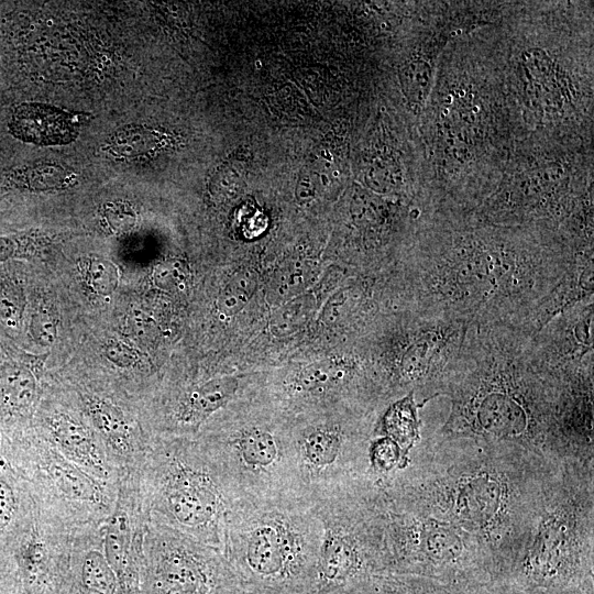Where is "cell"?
Listing matches in <instances>:
<instances>
[{
	"label": "cell",
	"instance_id": "obj_29",
	"mask_svg": "<svg viewBox=\"0 0 594 594\" xmlns=\"http://www.w3.org/2000/svg\"><path fill=\"white\" fill-rule=\"evenodd\" d=\"M316 309L312 294H299L283 304L270 319V331L276 337H287L299 330Z\"/></svg>",
	"mask_w": 594,
	"mask_h": 594
},
{
	"label": "cell",
	"instance_id": "obj_1",
	"mask_svg": "<svg viewBox=\"0 0 594 594\" xmlns=\"http://www.w3.org/2000/svg\"><path fill=\"white\" fill-rule=\"evenodd\" d=\"M582 253L546 226L422 209L407 242L402 301L421 316L518 327Z\"/></svg>",
	"mask_w": 594,
	"mask_h": 594
},
{
	"label": "cell",
	"instance_id": "obj_11",
	"mask_svg": "<svg viewBox=\"0 0 594 594\" xmlns=\"http://www.w3.org/2000/svg\"><path fill=\"white\" fill-rule=\"evenodd\" d=\"M380 493L389 573L462 586L493 581V561L474 537L447 520L394 499L381 486Z\"/></svg>",
	"mask_w": 594,
	"mask_h": 594
},
{
	"label": "cell",
	"instance_id": "obj_32",
	"mask_svg": "<svg viewBox=\"0 0 594 594\" xmlns=\"http://www.w3.org/2000/svg\"><path fill=\"white\" fill-rule=\"evenodd\" d=\"M80 271L87 286L97 295H111L118 286V270L106 258L91 256L82 262Z\"/></svg>",
	"mask_w": 594,
	"mask_h": 594
},
{
	"label": "cell",
	"instance_id": "obj_35",
	"mask_svg": "<svg viewBox=\"0 0 594 594\" xmlns=\"http://www.w3.org/2000/svg\"><path fill=\"white\" fill-rule=\"evenodd\" d=\"M105 354L112 364L122 369L134 367L139 362V355L132 348L114 339L106 344Z\"/></svg>",
	"mask_w": 594,
	"mask_h": 594
},
{
	"label": "cell",
	"instance_id": "obj_19",
	"mask_svg": "<svg viewBox=\"0 0 594 594\" xmlns=\"http://www.w3.org/2000/svg\"><path fill=\"white\" fill-rule=\"evenodd\" d=\"M80 408L118 472L139 470L154 437L119 402L96 391L79 392Z\"/></svg>",
	"mask_w": 594,
	"mask_h": 594
},
{
	"label": "cell",
	"instance_id": "obj_13",
	"mask_svg": "<svg viewBox=\"0 0 594 594\" xmlns=\"http://www.w3.org/2000/svg\"><path fill=\"white\" fill-rule=\"evenodd\" d=\"M197 439L237 501L301 495L293 430L242 420L206 431Z\"/></svg>",
	"mask_w": 594,
	"mask_h": 594
},
{
	"label": "cell",
	"instance_id": "obj_18",
	"mask_svg": "<svg viewBox=\"0 0 594 594\" xmlns=\"http://www.w3.org/2000/svg\"><path fill=\"white\" fill-rule=\"evenodd\" d=\"M147 517L138 470L120 471L113 512L103 526V549L119 594H140Z\"/></svg>",
	"mask_w": 594,
	"mask_h": 594
},
{
	"label": "cell",
	"instance_id": "obj_31",
	"mask_svg": "<svg viewBox=\"0 0 594 594\" xmlns=\"http://www.w3.org/2000/svg\"><path fill=\"white\" fill-rule=\"evenodd\" d=\"M256 288L257 276L253 271L242 270L235 273L218 296V312L224 317L237 315L252 298Z\"/></svg>",
	"mask_w": 594,
	"mask_h": 594
},
{
	"label": "cell",
	"instance_id": "obj_39",
	"mask_svg": "<svg viewBox=\"0 0 594 594\" xmlns=\"http://www.w3.org/2000/svg\"><path fill=\"white\" fill-rule=\"evenodd\" d=\"M299 594H375L373 585L366 588L360 590H349V591H321L317 588H311Z\"/></svg>",
	"mask_w": 594,
	"mask_h": 594
},
{
	"label": "cell",
	"instance_id": "obj_4",
	"mask_svg": "<svg viewBox=\"0 0 594 594\" xmlns=\"http://www.w3.org/2000/svg\"><path fill=\"white\" fill-rule=\"evenodd\" d=\"M439 396L448 419L435 436L504 443L565 461L563 377L540 359L534 336L503 323L470 324Z\"/></svg>",
	"mask_w": 594,
	"mask_h": 594
},
{
	"label": "cell",
	"instance_id": "obj_14",
	"mask_svg": "<svg viewBox=\"0 0 594 594\" xmlns=\"http://www.w3.org/2000/svg\"><path fill=\"white\" fill-rule=\"evenodd\" d=\"M375 422L371 417L332 416L295 428L293 441L300 494L315 503L373 476L369 448Z\"/></svg>",
	"mask_w": 594,
	"mask_h": 594
},
{
	"label": "cell",
	"instance_id": "obj_17",
	"mask_svg": "<svg viewBox=\"0 0 594 594\" xmlns=\"http://www.w3.org/2000/svg\"><path fill=\"white\" fill-rule=\"evenodd\" d=\"M75 532L33 499L30 512L0 543L12 564L15 594H63Z\"/></svg>",
	"mask_w": 594,
	"mask_h": 594
},
{
	"label": "cell",
	"instance_id": "obj_12",
	"mask_svg": "<svg viewBox=\"0 0 594 594\" xmlns=\"http://www.w3.org/2000/svg\"><path fill=\"white\" fill-rule=\"evenodd\" d=\"M2 457L37 506L73 531L102 527L113 512L117 484L91 475L40 435L7 443Z\"/></svg>",
	"mask_w": 594,
	"mask_h": 594
},
{
	"label": "cell",
	"instance_id": "obj_7",
	"mask_svg": "<svg viewBox=\"0 0 594 594\" xmlns=\"http://www.w3.org/2000/svg\"><path fill=\"white\" fill-rule=\"evenodd\" d=\"M494 581L547 593L594 594V463L556 465L525 547Z\"/></svg>",
	"mask_w": 594,
	"mask_h": 594
},
{
	"label": "cell",
	"instance_id": "obj_24",
	"mask_svg": "<svg viewBox=\"0 0 594 594\" xmlns=\"http://www.w3.org/2000/svg\"><path fill=\"white\" fill-rule=\"evenodd\" d=\"M63 594H119L103 549V526L76 531Z\"/></svg>",
	"mask_w": 594,
	"mask_h": 594
},
{
	"label": "cell",
	"instance_id": "obj_5",
	"mask_svg": "<svg viewBox=\"0 0 594 594\" xmlns=\"http://www.w3.org/2000/svg\"><path fill=\"white\" fill-rule=\"evenodd\" d=\"M513 25L499 47L508 90L525 129L534 133H578L592 120V48L583 51L571 25ZM582 132V131H581Z\"/></svg>",
	"mask_w": 594,
	"mask_h": 594
},
{
	"label": "cell",
	"instance_id": "obj_34",
	"mask_svg": "<svg viewBox=\"0 0 594 594\" xmlns=\"http://www.w3.org/2000/svg\"><path fill=\"white\" fill-rule=\"evenodd\" d=\"M31 331L36 341L43 345H51L55 341L56 321L48 309L38 308L33 316Z\"/></svg>",
	"mask_w": 594,
	"mask_h": 594
},
{
	"label": "cell",
	"instance_id": "obj_3",
	"mask_svg": "<svg viewBox=\"0 0 594 594\" xmlns=\"http://www.w3.org/2000/svg\"><path fill=\"white\" fill-rule=\"evenodd\" d=\"M559 462L509 444L433 436L418 442L404 470L378 484L394 499L474 537L493 561L494 581L525 547Z\"/></svg>",
	"mask_w": 594,
	"mask_h": 594
},
{
	"label": "cell",
	"instance_id": "obj_8",
	"mask_svg": "<svg viewBox=\"0 0 594 594\" xmlns=\"http://www.w3.org/2000/svg\"><path fill=\"white\" fill-rule=\"evenodd\" d=\"M147 520L222 552L237 499L194 437H154L138 470Z\"/></svg>",
	"mask_w": 594,
	"mask_h": 594
},
{
	"label": "cell",
	"instance_id": "obj_25",
	"mask_svg": "<svg viewBox=\"0 0 594 594\" xmlns=\"http://www.w3.org/2000/svg\"><path fill=\"white\" fill-rule=\"evenodd\" d=\"M10 128L22 141L38 145H61L77 138L79 120L75 114L56 107L24 103L12 114Z\"/></svg>",
	"mask_w": 594,
	"mask_h": 594
},
{
	"label": "cell",
	"instance_id": "obj_33",
	"mask_svg": "<svg viewBox=\"0 0 594 594\" xmlns=\"http://www.w3.org/2000/svg\"><path fill=\"white\" fill-rule=\"evenodd\" d=\"M188 277V267L182 260H166L153 273L154 284L165 290L182 288Z\"/></svg>",
	"mask_w": 594,
	"mask_h": 594
},
{
	"label": "cell",
	"instance_id": "obj_28",
	"mask_svg": "<svg viewBox=\"0 0 594 594\" xmlns=\"http://www.w3.org/2000/svg\"><path fill=\"white\" fill-rule=\"evenodd\" d=\"M482 585L462 586L416 575L388 573L374 581L373 590L375 594H482Z\"/></svg>",
	"mask_w": 594,
	"mask_h": 594
},
{
	"label": "cell",
	"instance_id": "obj_2",
	"mask_svg": "<svg viewBox=\"0 0 594 594\" xmlns=\"http://www.w3.org/2000/svg\"><path fill=\"white\" fill-rule=\"evenodd\" d=\"M441 55L420 114L419 197L433 210L471 212L498 185L525 128L497 43L463 35Z\"/></svg>",
	"mask_w": 594,
	"mask_h": 594
},
{
	"label": "cell",
	"instance_id": "obj_26",
	"mask_svg": "<svg viewBox=\"0 0 594 594\" xmlns=\"http://www.w3.org/2000/svg\"><path fill=\"white\" fill-rule=\"evenodd\" d=\"M415 396V392H409L392 403L376 420L373 431L374 437L385 436L395 441L407 455L421 439L418 409L422 405L416 403Z\"/></svg>",
	"mask_w": 594,
	"mask_h": 594
},
{
	"label": "cell",
	"instance_id": "obj_27",
	"mask_svg": "<svg viewBox=\"0 0 594 594\" xmlns=\"http://www.w3.org/2000/svg\"><path fill=\"white\" fill-rule=\"evenodd\" d=\"M38 397L34 375L23 369L0 376V405L9 422H24L32 417Z\"/></svg>",
	"mask_w": 594,
	"mask_h": 594
},
{
	"label": "cell",
	"instance_id": "obj_38",
	"mask_svg": "<svg viewBox=\"0 0 594 594\" xmlns=\"http://www.w3.org/2000/svg\"><path fill=\"white\" fill-rule=\"evenodd\" d=\"M482 594H556L539 591H531L515 586L513 584L502 581H491L481 586ZM563 594H578V593H563Z\"/></svg>",
	"mask_w": 594,
	"mask_h": 594
},
{
	"label": "cell",
	"instance_id": "obj_20",
	"mask_svg": "<svg viewBox=\"0 0 594 594\" xmlns=\"http://www.w3.org/2000/svg\"><path fill=\"white\" fill-rule=\"evenodd\" d=\"M593 298L557 315L534 336L543 363L558 375L593 371Z\"/></svg>",
	"mask_w": 594,
	"mask_h": 594
},
{
	"label": "cell",
	"instance_id": "obj_23",
	"mask_svg": "<svg viewBox=\"0 0 594 594\" xmlns=\"http://www.w3.org/2000/svg\"><path fill=\"white\" fill-rule=\"evenodd\" d=\"M363 371L354 359H326L310 363L298 370L284 384L286 397L294 400L336 399L362 395Z\"/></svg>",
	"mask_w": 594,
	"mask_h": 594
},
{
	"label": "cell",
	"instance_id": "obj_6",
	"mask_svg": "<svg viewBox=\"0 0 594 594\" xmlns=\"http://www.w3.org/2000/svg\"><path fill=\"white\" fill-rule=\"evenodd\" d=\"M321 525L299 494L240 499L222 554L246 594H299L316 584Z\"/></svg>",
	"mask_w": 594,
	"mask_h": 594
},
{
	"label": "cell",
	"instance_id": "obj_10",
	"mask_svg": "<svg viewBox=\"0 0 594 594\" xmlns=\"http://www.w3.org/2000/svg\"><path fill=\"white\" fill-rule=\"evenodd\" d=\"M314 508L322 529L314 588H366L389 573L376 479L339 488L315 502Z\"/></svg>",
	"mask_w": 594,
	"mask_h": 594
},
{
	"label": "cell",
	"instance_id": "obj_16",
	"mask_svg": "<svg viewBox=\"0 0 594 594\" xmlns=\"http://www.w3.org/2000/svg\"><path fill=\"white\" fill-rule=\"evenodd\" d=\"M402 339L386 377L388 396L424 395L422 406L439 396L444 377L470 324L421 316L406 309Z\"/></svg>",
	"mask_w": 594,
	"mask_h": 594
},
{
	"label": "cell",
	"instance_id": "obj_15",
	"mask_svg": "<svg viewBox=\"0 0 594 594\" xmlns=\"http://www.w3.org/2000/svg\"><path fill=\"white\" fill-rule=\"evenodd\" d=\"M140 594H246L222 552L146 521Z\"/></svg>",
	"mask_w": 594,
	"mask_h": 594
},
{
	"label": "cell",
	"instance_id": "obj_36",
	"mask_svg": "<svg viewBox=\"0 0 594 594\" xmlns=\"http://www.w3.org/2000/svg\"><path fill=\"white\" fill-rule=\"evenodd\" d=\"M310 270L308 268H284L277 278V290L279 294L299 295L300 289L307 284Z\"/></svg>",
	"mask_w": 594,
	"mask_h": 594
},
{
	"label": "cell",
	"instance_id": "obj_9",
	"mask_svg": "<svg viewBox=\"0 0 594 594\" xmlns=\"http://www.w3.org/2000/svg\"><path fill=\"white\" fill-rule=\"evenodd\" d=\"M517 146L498 185L471 213L502 226L558 229L590 196L592 161L582 158V134L534 133ZM582 147V146H581Z\"/></svg>",
	"mask_w": 594,
	"mask_h": 594
},
{
	"label": "cell",
	"instance_id": "obj_22",
	"mask_svg": "<svg viewBox=\"0 0 594 594\" xmlns=\"http://www.w3.org/2000/svg\"><path fill=\"white\" fill-rule=\"evenodd\" d=\"M240 391V381L232 375L213 377L182 391L170 404L167 437H194L218 411L224 409Z\"/></svg>",
	"mask_w": 594,
	"mask_h": 594
},
{
	"label": "cell",
	"instance_id": "obj_21",
	"mask_svg": "<svg viewBox=\"0 0 594 594\" xmlns=\"http://www.w3.org/2000/svg\"><path fill=\"white\" fill-rule=\"evenodd\" d=\"M42 436L58 452L91 475L117 484L119 472L84 413L57 405L46 407Z\"/></svg>",
	"mask_w": 594,
	"mask_h": 594
},
{
	"label": "cell",
	"instance_id": "obj_30",
	"mask_svg": "<svg viewBox=\"0 0 594 594\" xmlns=\"http://www.w3.org/2000/svg\"><path fill=\"white\" fill-rule=\"evenodd\" d=\"M370 470L377 480H385L404 470L410 455L404 453L399 446L385 436L374 437L369 448Z\"/></svg>",
	"mask_w": 594,
	"mask_h": 594
},
{
	"label": "cell",
	"instance_id": "obj_37",
	"mask_svg": "<svg viewBox=\"0 0 594 594\" xmlns=\"http://www.w3.org/2000/svg\"><path fill=\"white\" fill-rule=\"evenodd\" d=\"M0 594H15V583L10 558L0 544Z\"/></svg>",
	"mask_w": 594,
	"mask_h": 594
}]
</instances>
